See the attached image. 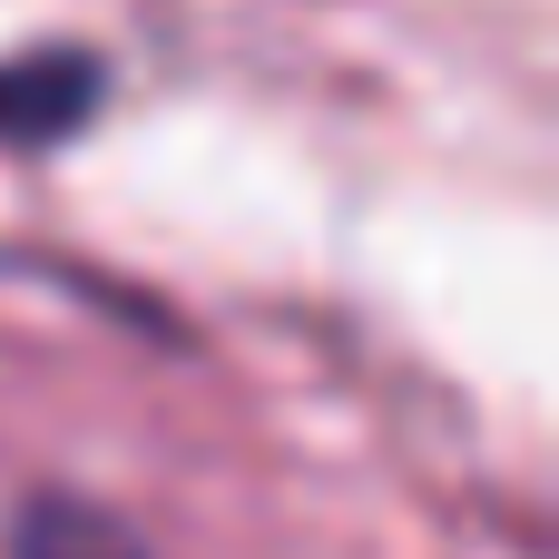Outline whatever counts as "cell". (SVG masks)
I'll use <instances>...</instances> for the list:
<instances>
[{
    "label": "cell",
    "instance_id": "1",
    "mask_svg": "<svg viewBox=\"0 0 559 559\" xmlns=\"http://www.w3.org/2000/svg\"><path fill=\"white\" fill-rule=\"evenodd\" d=\"M88 98H98V69H88V59H69V49L0 69V147H29V138L79 128V118H88Z\"/></svg>",
    "mask_w": 559,
    "mask_h": 559
},
{
    "label": "cell",
    "instance_id": "2",
    "mask_svg": "<svg viewBox=\"0 0 559 559\" xmlns=\"http://www.w3.org/2000/svg\"><path fill=\"white\" fill-rule=\"evenodd\" d=\"M10 559H147V540H138L118 511H98V501L39 491V501L20 511V540H10Z\"/></svg>",
    "mask_w": 559,
    "mask_h": 559
}]
</instances>
